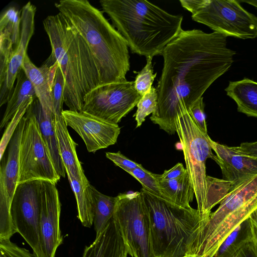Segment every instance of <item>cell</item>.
Instances as JSON below:
<instances>
[{
    "label": "cell",
    "mask_w": 257,
    "mask_h": 257,
    "mask_svg": "<svg viewBox=\"0 0 257 257\" xmlns=\"http://www.w3.org/2000/svg\"><path fill=\"white\" fill-rule=\"evenodd\" d=\"M227 36L198 29L182 30L164 48L163 66L156 88L158 105L151 120L169 135L177 118L189 112L209 87L230 68L235 51Z\"/></svg>",
    "instance_id": "cell-1"
},
{
    "label": "cell",
    "mask_w": 257,
    "mask_h": 257,
    "mask_svg": "<svg viewBox=\"0 0 257 257\" xmlns=\"http://www.w3.org/2000/svg\"><path fill=\"white\" fill-rule=\"evenodd\" d=\"M55 6L88 46L100 86L127 80L125 76L130 69L127 44L103 12L86 0H61Z\"/></svg>",
    "instance_id": "cell-2"
},
{
    "label": "cell",
    "mask_w": 257,
    "mask_h": 257,
    "mask_svg": "<svg viewBox=\"0 0 257 257\" xmlns=\"http://www.w3.org/2000/svg\"><path fill=\"white\" fill-rule=\"evenodd\" d=\"M103 12L133 53L153 57L183 30L181 15L170 14L143 0H102Z\"/></svg>",
    "instance_id": "cell-3"
},
{
    "label": "cell",
    "mask_w": 257,
    "mask_h": 257,
    "mask_svg": "<svg viewBox=\"0 0 257 257\" xmlns=\"http://www.w3.org/2000/svg\"><path fill=\"white\" fill-rule=\"evenodd\" d=\"M65 81L64 103L69 110L82 112L85 95L100 86L98 72L88 46L60 13L43 22Z\"/></svg>",
    "instance_id": "cell-4"
},
{
    "label": "cell",
    "mask_w": 257,
    "mask_h": 257,
    "mask_svg": "<svg viewBox=\"0 0 257 257\" xmlns=\"http://www.w3.org/2000/svg\"><path fill=\"white\" fill-rule=\"evenodd\" d=\"M147 208L155 257L196 255L200 233L207 219L197 209L181 207L141 190Z\"/></svg>",
    "instance_id": "cell-5"
},
{
    "label": "cell",
    "mask_w": 257,
    "mask_h": 257,
    "mask_svg": "<svg viewBox=\"0 0 257 257\" xmlns=\"http://www.w3.org/2000/svg\"><path fill=\"white\" fill-rule=\"evenodd\" d=\"M192 19L215 32L242 39L257 38V17L245 10L238 1L180 0Z\"/></svg>",
    "instance_id": "cell-6"
},
{
    "label": "cell",
    "mask_w": 257,
    "mask_h": 257,
    "mask_svg": "<svg viewBox=\"0 0 257 257\" xmlns=\"http://www.w3.org/2000/svg\"><path fill=\"white\" fill-rule=\"evenodd\" d=\"M176 133L181 145L186 164L196 198L197 208L201 216L207 219V175L206 161L214 160L215 155L210 143V137L197 126L188 112L177 118Z\"/></svg>",
    "instance_id": "cell-7"
},
{
    "label": "cell",
    "mask_w": 257,
    "mask_h": 257,
    "mask_svg": "<svg viewBox=\"0 0 257 257\" xmlns=\"http://www.w3.org/2000/svg\"><path fill=\"white\" fill-rule=\"evenodd\" d=\"M115 198L112 218L128 254L132 257H155L148 212L141 192L120 193Z\"/></svg>",
    "instance_id": "cell-8"
},
{
    "label": "cell",
    "mask_w": 257,
    "mask_h": 257,
    "mask_svg": "<svg viewBox=\"0 0 257 257\" xmlns=\"http://www.w3.org/2000/svg\"><path fill=\"white\" fill-rule=\"evenodd\" d=\"M25 117L19 151L18 185L36 180L56 184L61 177L54 168L36 119L28 111Z\"/></svg>",
    "instance_id": "cell-9"
},
{
    "label": "cell",
    "mask_w": 257,
    "mask_h": 257,
    "mask_svg": "<svg viewBox=\"0 0 257 257\" xmlns=\"http://www.w3.org/2000/svg\"><path fill=\"white\" fill-rule=\"evenodd\" d=\"M142 97L135 88L134 81L100 85L85 95L82 111L117 124Z\"/></svg>",
    "instance_id": "cell-10"
},
{
    "label": "cell",
    "mask_w": 257,
    "mask_h": 257,
    "mask_svg": "<svg viewBox=\"0 0 257 257\" xmlns=\"http://www.w3.org/2000/svg\"><path fill=\"white\" fill-rule=\"evenodd\" d=\"M41 180L18 185L11 207V215L17 232L33 251L35 257H45L40 235Z\"/></svg>",
    "instance_id": "cell-11"
},
{
    "label": "cell",
    "mask_w": 257,
    "mask_h": 257,
    "mask_svg": "<svg viewBox=\"0 0 257 257\" xmlns=\"http://www.w3.org/2000/svg\"><path fill=\"white\" fill-rule=\"evenodd\" d=\"M25 121L20 120L9 144L7 159L1 160L0 241L10 239L17 233L11 215L12 201L19 179V151Z\"/></svg>",
    "instance_id": "cell-12"
},
{
    "label": "cell",
    "mask_w": 257,
    "mask_h": 257,
    "mask_svg": "<svg viewBox=\"0 0 257 257\" xmlns=\"http://www.w3.org/2000/svg\"><path fill=\"white\" fill-rule=\"evenodd\" d=\"M66 125L81 138L89 152L106 148L115 144L120 134L118 124L112 123L84 112L63 110Z\"/></svg>",
    "instance_id": "cell-13"
},
{
    "label": "cell",
    "mask_w": 257,
    "mask_h": 257,
    "mask_svg": "<svg viewBox=\"0 0 257 257\" xmlns=\"http://www.w3.org/2000/svg\"><path fill=\"white\" fill-rule=\"evenodd\" d=\"M40 235L45 257H55L63 242L60 219L61 202L56 184L41 180Z\"/></svg>",
    "instance_id": "cell-14"
},
{
    "label": "cell",
    "mask_w": 257,
    "mask_h": 257,
    "mask_svg": "<svg viewBox=\"0 0 257 257\" xmlns=\"http://www.w3.org/2000/svg\"><path fill=\"white\" fill-rule=\"evenodd\" d=\"M36 12V7L30 2L22 9L20 40L13 52L5 81L0 87V106L7 103L10 99L17 76L22 69L28 46L34 32Z\"/></svg>",
    "instance_id": "cell-15"
},
{
    "label": "cell",
    "mask_w": 257,
    "mask_h": 257,
    "mask_svg": "<svg viewBox=\"0 0 257 257\" xmlns=\"http://www.w3.org/2000/svg\"><path fill=\"white\" fill-rule=\"evenodd\" d=\"M209 141L216 155L213 160L220 166L224 180L234 184L257 174V158L237 152L234 147L219 144L210 138Z\"/></svg>",
    "instance_id": "cell-16"
},
{
    "label": "cell",
    "mask_w": 257,
    "mask_h": 257,
    "mask_svg": "<svg viewBox=\"0 0 257 257\" xmlns=\"http://www.w3.org/2000/svg\"><path fill=\"white\" fill-rule=\"evenodd\" d=\"M58 62L51 54L41 67L36 66L27 54L22 69L34 88L37 99L48 114H54L51 99V90Z\"/></svg>",
    "instance_id": "cell-17"
},
{
    "label": "cell",
    "mask_w": 257,
    "mask_h": 257,
    "mask_svg": "<svg viewBox=\"0 0 257 257\" xmlns=\"http://www.w3.org/2000/svg\"><path fill=\"white\" fill-rule=\"evenodd\" d=\"M127 254L122 234L112 218L92 243L85 246L82 257H127Z\"/></svg>",
    "instance_id": "cell-18"
},
{
    "label": "cell",
    "mask_w": 257,
    "mask_h": 257,
    "mask_svg": "<svg viewBox=\"0 0 257 257\" xmlns=\"http://www.w3.org/2000/svg\"><path fill=\"white\" fill-rule=\"evenodd\" d=\"M27 111L36 119L57 174L60 177H65L66 170L60 156L56 135L55 115L46 113L37 98L33 102Z\"/></svg>",
    "instance_id": "cell-19"
},
{
    "label": "cell",
    "mask_w": 257,
    "mask_h": 257,
    "mask_svg": "<svg viewBox=\"0 0 257 257\" xmlns=\"http://www.w3.org/2000/svg\"><path fill=\"white\" fill-rule=\"evenodd\" d=\"M55 117L59 149L65 170L81 182L88 181L77 155V144L71 137L63 116Z\"/></svg>",
    "instance_id": "cell-20"
},
{
    "label": "cell",
    "mask_w": 257,
    "mask_h": 257,
    "mask_svg": "<svg viewBox=\"0 0 257 257\" xmlns=\"http://www.w3.org/2000/svg\"><path fill=\"white\" fill-rule=\"evenodd\" d=\"M225 91L236 103L238 111L257 117V82L247 78L230 81Z\"/></svg>",
    "instance_id": "cell-21"
},
{
    "label": "cell",
    "mask_w": 257,
    "mask_h": 257,
    "mask_svg": "<svg viewBox=\"0 0 257 257\" xmlns=\"http://www.w3.org/2000/svg\"><path fill=\"white\" fill-rule=\"evenodd\" d=\"M156 175L164 199L181 207H191L194 191L187 170L181 177L172 180H162Z\"/></svg>",
    "instance_id": "cell-22"
},
{
    "label": "cell",
    "mask_w": 257,
    "mask_h": 257,
    "mask_svg": "<svg viewBox=\"0 0 257 257\" xmlns=\"http://www.w3.org/2000/svg\"><path fill=\"white\" fill-rule=\"evenodd\" d=\"M36 98L33 86L22 69L17 76L16 85L7 102L0 124L1 129L8 125L18 109L26 102L31 99Z\"/></svg>",
    "instance_id": "cell-23"
},
{
    "label": "cell",
    "mask_w": 257,
    "mask_h": 257,
    "mask_svg": "<svg viewBox=\"0 0 257 257\" xmlns=\"http://www.w3.org/2000/svg\"><path fill=\"white\" fill-rule=\"evenodd\" d=\"M68 181L74 192L78 211V218L83 226L90 227L93 223L94 211L89 181L82 182L66 171Z\"/></svg>",
    "instance_id": "cell-24"
},
{
    "label": "cell",
    "mask_w": 257,
    "mask_h": 257,
    "mask_svg": "<svg viewBox=\"0 0 257 257\" xmlns=\"http://www.w3.org/2000/svg\"><path fill=\"white\" fill-rule=\"evenodd\" d=\"M90 190L93 206V223L97 236L104 230L112 218L116 198L102 194L91 184Z\"/></svg>",
    "instance_id": "cell-25"
},
{
    "label": "cell",
    "mask_w": 257,
    "mask_h": 257,
    "mask_svg": "<svg viewBox=\"0 0 257 257\" xmlns=\"http://www.w3.org/2000/svg\"><path fill=\"white\" fill-rule=\"evenodd\" d=\"M21 11L11 7L1 15L0 30L7 31L10 35L14 49L19 43L21 37Z\"/></svg>",
    "instance_id": "cell-26"
},
{
    "label": "cell",
    "mask_w": 257,
    "mask_h": 257,
    "mask_svg": "<svg viewBox=\"0 0 257 257\" xmlns=\"http://www.w3.org/2000/svg\"><path fill=\"white\" fill-rule=\"evenodd\" d=\"M158 105V94L156 88L153 87L144 94L138 103L137 110L134 115L137 122L136 127H140L145 121L146 117L154 113Z\"/></svg>",
    "instance_id": "cell-27"
},
{
    "label": "cell",
    "mask_w": 257,
    "mask_h": 257,
    "mask_svg": "<svg viewBox=\"0 0 257 257\" xmlns=\"http://www.w3.org/2000/svg\"><path fill=\"white\" fill-rule=\"evenodd\" d=\"M142 185V188L152 194L164 199L156 174L145 169L141 164L128 172Z\"/></svg>",
    "instance_id": "cell-28"
},
{
    "label": "cell",
    "mask_w": 257,
    "mask_h": 257,
    "mask_svg": "<svg viewBox=\"0 0 257 257\" xmlns=\"http://www.w3.org/2000/svg\"><path fill=\"white\" fill-rule=\"evenodd\" d=\"M0 87L6 79L8 66L11 59L14 46L11 35L5 30H0Z\"/></svg>",
    "instance_id": "cell-29"
},
{
    "label": "cell",
    "mask_w": 257,
    "mask_h": 257,
    "mask_svg": "<svg viewBox=\"0 0 257 257\" xmlns=\"http://www.w3.org/2000/svg\"><path fill=\"white\" fill-rule=\"evenodd\" d=\"M64 85V78L58 66L55 73L51 90L53 112L55 116H62Z\"/></svg>",
    "instance_id": "cell-30"
},
{
    "label": "cell",
    "mask_w": 257,
    "mask_h": 257,
    "mask_svg": "<svg viewBox=\"0 0 257 257\" xmlns=\"http://www.w3.org/2000/svg\"><path fill=\"white\" fill-rule=\"evenodd\" d=\"M146 59V65L138 73L134 81L135 88L142 96L151 90L153 81L157 75V73H153V57H149Z\"/></svg>",
    "instance_id": "cell-31"
},
{
    "label": "cell",
    "mask_w": 257,
    "mask_h": 257,
    "mask_svg": "<svg viewBox=\"0 0 257 257\" xmlns=\"http://www.w3.org/2000/svg\"><path fill=\"white\" fill-rule=\"evenodd\" d=\"M36 99H31L26 102L17 111L13 118L9 122L1 142L0 160L13 136L20 120L25 115L28 108Z\"/></svg>",
    "instance_id": "cell-32"
},
{
    "label": "cell",
    "mask_w": 257,
    "mask_h": 257,
    "mask_svg": "<svg viewBox=\"0 0 257 257\" xmlns=\"http://www.w3.org/2000/svg\"><path fill=\"white\" fill-rule=\"evenodd\" d=\"M0 257H35L30 251L10 239L0 241Z\"/></svg>",
    "instance_id": "cell-33"
},
{
    "label": "cell",
    "mask_w": 257,
    "mask_h": 257,
    "mask_svg": "<svg viewBox=\"0 0 257 257\" xmlns=\"http://www.w3.org/2000/svg\"><path fill=\"white\" fill-rule=\"evenodd\" d=\"M203 99V97L198 99L190 109L188 113L200 130L207 134Z\"/></svg>",
    "instance_id": "cell-34"
},
{
    "label": "cell",
    "mask_w": 257,
    "mask_h": 257,
    "mask_svg": "<svg viewBox=\"0 0 257 257\" xmlns=\"http://www.w3.org/2000/svg\"><path fill=\"white\" fill-rule=\"evenodd\" d=\"M105 156L116 166L122 169L127 173L138 167L141 165L129 159L119 151L116 153L106 152Z\"/></svg>",
    "instance_id": "cell-35"
},
{
    "label": "cell",
    "mask_w": 257,
    "mask_h": 257,
    "mask_svg": "<svg viewBox=\"0 0 257 257\" xmlns=\"http://www.w3.org/2000/svg\"><path fill=\"white\" fill-rule=\"evenodd\" d=\"M186 171L183 164L178 163L170 169L165 170L162 174H158V177L162 180H172L181 177Z\"/></svg>",
    "instance_id": "cell-36"
},
{
    "label": "cell",
    "mask_w": 257,
    "mask_h": 257,
    "mask_svg": "<svg viewBox=\"0 0 257 257\" xmlns=\"http://www.w3.org/2000/svg\"><path fill=\"white\" fill-rule=\"evenodd\" d=\"M234 148L239 153L257 158V141L242 143L239 146L234 147Z\"/></svg>",
    "instance_id": "cell-37"
},
{
    "label": "cell",
    "mask_w": 257,
    "mask_h": 257,
    "mask_svg": "<svg viewBox=\"0 0 257 257\" xmlns=\"http://www.w3.org/2000/svg\"><path fill=\"white\" fill-rule=\"evenodd\" d=\"M240 227L241 225L237 226L227 237L219 248V250L215 257H220L223 253H224L234 241L238 234Z\"/></svg>",
    "instance_id": "cell-38"
},
{
    "label": "cell",
    "mask_w": 257,
    "mask_h": 257,
    "mask_svg": "<svg viewBox=\"0 0 257 257\" xmlns=\"http://www.w3.org/2000/svg\"><path fill=\"white\" fill-rule=\"evenodd\" d=\"M250 235L248 239V247L255 257H257V232L253 228H250Z\"/></svg>",
    "instance_id": "cell-39"
},
{
    "label": "cell",
    "mask_w": 257,
    "mask_h": 257,
    "mask_svg": "<svg viewBox=\"0 0 257 257\" xmlns=\"http://www.w3.org/2000/svg\"><path fill=\"white\" fill-rule=\"evenodd\" d=\"M250 217L257 223V209L254 211Z\"/></svg>",
    "instance_id": "cell-40"
},
{
    "label": "cell",
    "mask_w": 257,
    "mask_h": 257,
    "mask_svg": "<svg viewBox=\"0 0 257 257\" xmlns=\"http://www.w3.org/2000/svg\"><path fill=\"white\" fill-rule=\"evenodd\" d=\"M183 257H198V256L196 255H186V256H185Z\"/></svg>",
    "instance_id": "cell-41"
}]
</instances>
